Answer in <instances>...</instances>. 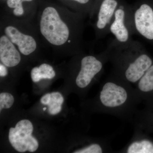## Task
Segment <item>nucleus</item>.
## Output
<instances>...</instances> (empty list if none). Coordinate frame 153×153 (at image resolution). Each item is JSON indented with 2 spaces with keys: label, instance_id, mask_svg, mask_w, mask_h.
<instances>
[{
  "label": "nucleus",
  "instance_id": "nucleus-1",
  "mask_svg": "<svg viewBox=\"0 0 153 153\" xmlns=\"http://www.w3.org/2000/svg\"><path fill=\"white\" fill-rule=\"evenodd\" d=\"M85 18L64 6L39 0L35 22L46 48L56 53L75 55L83 52Z\"/></svg>",
  "mask_w": 153,
  "mask_h": 153
},
{
  "label": "nucleus",
  "instance_id": "nucleus-2",
  "mask_svg": "<svg viewBox=\"0 0 153 153\" xmlns=\"http://www.w3.org/2000/svg\"><path fill=\"white\" fill-rule=\"evenodd\" d=\"M131 84L111 71L95 100L97 111L131 122L141 102Z\"/></svg>",
  "mask_w": 153,
  "mask_h": 153
},
{
  "label": "nucleus",
  "instance_id": "nucleus-3",
  "mask_svg": "<svg viewBox=\"0 0 153 153\" xmlns=\"http://www.w3.org/2000/svg\"><path fill=\"white\" fill-rule=\"evenodd\" d=\"M106 49L112 64L111 71L131 85H136L153 64L152 59L137 41L120 44L113 39Z\"/></svg>",
  "mask_w": 153,
  "mask_h": 153
},
{
  "label": "nucleus",
  "instance_id": "nucleus-4",
  "mask_svg": "<svg viewBox=\"0 0 153 153\" xmlns=\"http://www.w3.org/2000/svg\"><path fill=\"white\" fill-rule=\"evenodd\" d=\"M0 32L8 37L24 57H36L46 49L35 20H21L1 11Z\"/></svg>",
  "mask_w": 153,
  "mask_h": 153
},
{
  "label": "nucleus",
  "instance_id": "nucleus-5",
  "mask_svg": "<svg viewBox=\"0 0 153 153\" xmlns=\"http://www.w3.org/2000/svg\"><path fill=\"white\" fill-rule=\"evenodd\" d=\"M75 83L81 89L87 88L103 74L109 56L106 49L97 54H85L74 55Z\"/></svg>",
  "mask_w": 153,
  "mask_h": 153
},
{
  "label": "nucleus",
  "instance_id": "nucleus-6",
  "mask_svg": "<svg viewBox=\"0 0 153 153\" xmlns=\"http://www.w3.org/2000/svg\"><path fill=\"white\" fill-rule=\"evenodd\" d=\"M119 5L118 0H100L94 4L88 17L96 40L102 39L110 33V26Z\"/></svg>",
  "mask_w": 153,
  "mask_h": 153
},
{
  "label": "nucleus",
  "instance_id": "nucleus-7",
  "mask_svg": "<svg viewBox=\"0 0 153 153\" xmlns=\"http://www.w3.org/2000/svg\"><path fill=\"white\" fill-rule=\"evenodd\" d=\"M33 126L27 120H23L17 123L16 127L11 128L9 139L13 147L18 152H25L32 146L35 137L32 135Z\"/></svg>",
  "mask_w": 153,
  "mask_h": 153
},
{
  "label": "nucleus",
  "instance_id": "nucleus-8",
  "mask_svg": "<svg viewBox=\"0 0 153 153\" xmlns=\"http://www.w3.org/2000/svg\"><path fill=\"white\" fill-rule=\"evenodd\" d=\"M39 0H7L2 11L21 20H35Z\"/></svg>",
  "mask_w": 153,
  "mask_h": 153
},
{
  "label": "nucleus",
  "instance_id": "nucleus-9",
  "mask_svg": "<svg viewBox=\"0 0 153 153\" xmlns=\"http://www.w3.org/2000/svg\"><path fill=\"white\" fill-rule=\"evenodd\" d=\"M127 11L128 7L120 4L110 26V33L114 36V40L120 44H126L133 40L128 22Z\"/></svg>",
  "mask_w": 153,
  "mask_h": 153
},
{
  "label": "nucleus",
  "instance_id": "nucleus-10",
  "mask_svg": "<svg viewBox=\"0 0 153 153\" xmlns=\"http://www.w3.org/2000/svg\"><path fill=\"white\" fill-rule=\"evenodd\" d=\"M24 57L18 48L3 33L0 32V60L7 68L19 66Z\"/></svg>",
  "mask_w": 153,
  "mask_h": 153
},
{
  "label": "nucleus",
  "instance_id": "nucleus-11",
  "mask_svg": "<svg viewBox=\"0 0 153 153\" xmlns=\"http://www.w3.org/2000/svg\"><path fill=\"white\" fill-rule=\"evenodd\" d=\"M117 153H153V141L143 130L134 127L131 139Z\"/></svg>",
  "mask_w": 153,
  "mask_h": 153
},
{
  "label": "nucleus",
  "instance_id": "nucleus-12",
  "mask_svg": "<svg viewBox=\"0 0 153 153\" xmlns=\"http://www.w3.org/2000/svg\"><path fill=\"white\" fill-rule=\"evenodd\" d=\"M136 90L141 101L153 100V64L136 84Z\"/></svg>",
  "mask_w": 153,
  "mask_h": 153
},
{
  "label": "nucleus",
  "instance_id": "nucleus-13",
  "mask_svg": "<svg viewBox=\"0 0 153 153\" xmlns=\"http://www.w3.org/2000/svg\"><path fill=\"white\" fill-rule=\"evenodd\" d=\"M63 5L71 10L88 16L94 4L91 0H59Z\"/></svg>",
  "mask_w": 153,
  "mask_h": 153
},
{
  "label": "nucleus",
  "instance_id": "nucleus-14",
  "mask_svg": "<svg viewBox=\"0 0 153 153\" xmlns=\"http://www.w3.org/2000/svg\"><path fill=\"white\" fill-rule=\"evenodd\" d=\"M56 72L53 66L47 63H43L39 66L32 68L31 76L33 82H37L42 79H52L55 78Z\"/></svg>",
  "mask_w": 153,
  "mask_h": 153
},
{
  "label": "nucleus",
  "instance_id": "nucleus-15",
  "mask_svg": "<svg viewBox=\"0 0 153 153\" xmlns=\"http://www.w3.org/2000/svg\"><path fill=\"white\" fill-rule=\"evenodd\" d=\"M14 102L13 96L10 93H2L0 94V110L3 108H9Z\"/></svg>",
  "mask_w": 153,
  "mask_h": 153
},
{
  "label": "nucleus",
  "instance_id": "nucleus-16",
  "mask_svg": "<svg viewBox=\"0 0 153 153\" xmlns=\"http://www.w3.org/2000/svg\"><path fill=\"white\" fill-rule=\"evenodd\" d=\"M51 94L52 100L62 105L64 101V99L61 94L58 92H52Z\"/></svg>",
  "mask_w": 153,
  "mask_h": 153
},
{
  "label": "nucleus",
  "instance_id": "nucleus-17",
  "mask_svg": "<svg viewBox=\"0 0 153 153\" xmlns=\"http://www.w3.org/2000/svg\"><path fill=\"white\" fill-rule=\"evenodd\" d=\"M51 99V94L48 93L43 96L41 99V102L42 104L48 105Z\"/></svg>",
  "mask_w": 153,
  "mask_h": 153
},
{
  "label": "nucleus",
  "instance_id": "nucleus-18",
  "mask_svg": "<svg viewBox=\"0 0 153 153\" xmlns=\"http://www.w3.org/2000/svg\"><path fill=\"white\" fill-rule=\"evenodd\" d=\"M9 74L8 69L5 66L1 63L0 64V76L5 77Z\"/></svg>",
  "mask_w": 153,
  "mask_h": 153
},
{
  "label": "nucleus",
  "instance_id": "nucleus-19",
  "mask_svg": "<svg viewBox=\"0 0 153 153\" xmlns=\"http://www.w3.org/2000/svg\"><path fill=\"white\" fill-rule=\"evenodd\" d=\"M47 109V108H46V107H44V108H43V110L44 111H45Z\"/></svg>",
  "mask_w": 153,
  "mask_h": 153
},
{
  "label": "nucleus",
  "instance_id": "nucleus-20",
  "mask_svg": "<svg viewBox=\"0 0 153 153\" xmlns=\"http://www.w3.org/2000/svg\"><path fill=\"white\" fill-rule=\"evenodd\" d=\"M1 1H7V0H1Z\"/></svg>",
  "mask_w": 153,
  "mask_h": 153
}]
</instances>
